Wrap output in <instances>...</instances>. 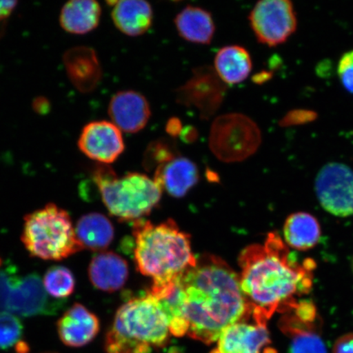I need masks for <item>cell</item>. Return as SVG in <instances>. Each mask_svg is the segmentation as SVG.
Here are the masks:
<instances>
[{"instance_id":"12","label":"cell","mask_w":353,"mask_h":353,"mask_svg":"<svg viewBox=\"0 0 353 353\" xmlns=\"http://www.w3.org/2000/svg\"><path fill=\"white\" fill-rule=\"evenodd\" d=\"M78 147L91 160L109 165L125 152V144L122 132L112 121H96L83 128Z\"/></svg>"},{"instance_id":"21","label":"cell","mask_w":353,"mask_h":353,"mask_svg":"<svg viewBox=\"0 0 353 353\" xmlns=\"http://www.w3.org/2000/svg\"><path fill=\"white\" fill-rule=\"evenodd\" d=\"M101 8L94 0H72L61 8L59 21L65 32L85 34L98 28Z\"/></svg>"},{"instance_id":"32","label":"cell","mask_w":353,"mask_h":353,"mask_svg":"<svg viewBox=\"0 0 353 353\" xmlns=\"http://www.w3.org/2000/svg\"><path fill=\"white\" fill-rule=\"evenodd\" d=\"M183 129V123L179 118L172 117L166 123L165 130L171 139H174L176 137L180 136Z\"/></svg>"},{"instance_id":"28","label":"cell","mask_w":353,"mask_h":353,"mask_svg":"<svg viewBox=\"0 0 353 353\" xmlns=\"http://www.w3.org/2000/svg\"><path fill=\"white\" fill-rule=\"evenodd\" d=\"M23 335V325L17 316L0 312V350H7L19 344Z\"/></svg>"},{"instance_id":"35","label":"cell","mask_w":353,"mask_h":353,"mask_svg":"<svg viewBox=\"0 0 353 353\" xmlns=\"http://www.w3.org/2000/svg\"><path fill=\"white\" fill-rule=\"evenodd\" d=\"M51 105L46 98H38L33 101V108L39 114H46L50 112Z\"/></svg>"},{"instance_id":"24","label":"cell","mask_w":353,"mask_h":353,"mask_svg":"<svg viewBox=\"0 0 353 353\" xmlns=\"http://www.w3.org/2000/svg\"><path fill=\"white\" fill-rule=\"evenodd\" d=\"M76 236L83 250L103 252L110 245L114 238V228L104 215L91 213L79 219Z\"/></svg>"},{"instance_id":"13","label":"cell","mask_w":353,"mask_h":353,"mask_svg":"<svg viewBox=\"0 0 353 353\" xmlns=\"http://www.w3.org/2000/svg\"><path fill=\"white\" fill-rule=\"evenodd\" d=\"M292 313L281 320V327L291 338L289 353H328L315 330L316 312L313 303H298Z\"/></svg>"},{"instance_id":"6","label":"cell","mask_w":353,"mask_h":353,"mask_svg":"<svg viewBox=\"0 0 353 353\" xmlns=\"http://www.w3.org/2000/svg\"><path fill=\"white\" fill-rule=\"evenodd\" d=\"M21 240L30 255L43 260L59 261L83 250L68 212L52 203L26 216Z\"/></svg>"},{"instance_id":"33","label":"cell","mask_w":353,"mask_h":353,"mask_svg":"<svg viewBox=\"0 0 353 353\" xmlns=\"http://www.w3.org/2000/svg\"><path fill=\"white\" fill-rule=\"evenodd\" d=\"M179 137L184 143L190 144L196 142L198 139L199 134L195 127L188 125L186 127H183Z\"/></svg>"},{"instance_id":"10","label":"cell","mask_w":353,"mask_h":353,"mask_svg":"<svg viewBox=\"0 0 353 353\" xmlns=\"http://www.w3.org/2000/svg\"><path fill=\"white\" fill-rule=\"evenodd\" d=\"M227 85L219 78L213 66L201 65L192 70V76L176 88V103L195 108L202 120H209L218 112L226 95Z\"/></svg>"},{"instance_id":"1","label":"cell","mask_w":353,"mask_h":353,"mask_svg":"<svg viewBox=\"0 0 353 353\" xmlns=\"http://www.w3.org/2000/svg\"><path fill=\"white\" fill-rule=\"evenodd\" d=\"M240 285L254 321L267 325L275 312H289L296 297L312 286L314 262L299 264L276 232L269 233L263 245L254 244L239 257Z\"/></svg>"},{"instance_id":"18","label":"cell","mask_w":353,"mask_h":353,"mask_svg":"<svg viewBox=\"0 0 353 353\" xmlns=\"http://www.w3.org/2000/svg\"><path fill=\"white\" fill-rule=\"evenodd\" d=\"M197 165L188 158L178 157L154 170V181L163 191L174 197H183L198 183Z\"/></svg>"},{"instance_id":"34","label":"cell","mask_w":353,"mask_h":353,"mask_svg":"<svg viewBox=\"0 0 353 353\" xmlns=\"http://www.w3.org/2000/svg\"><path fill=\"white\" fill-rule=\"evenodd\" d=\"M16 1H0V21L6 20L17 7Z\"/></svg>"},{"instance_id":"23","label":"cell","mask_w":353,"mask_h":353,"mask_svg":"<svg viewBox=\"0 0 353 353\" xmlns=\"http://www.w3.org/2000/svg\"><path fill=\"white\" fill-rule=\"evenodd\" d=\"M252 66V59L246 48L228 46L221 48L216 54L214 68L227 85H232L245 81Z\"/></svg>"},{"instance_id":"4","label":"cell","mask_w":353,"mask_h":353,"mask_svg":"<svg viewBox=\"0 0 353 353\" xmlns=\"http://www.w3.org/2000/svg\"><path fill=\"white\" fill-rule=\"evenodd\" d=\"M169 321L150 293L132 298L119 309L105 341L107 353H151L167 345Z\"/></svg>"},{"instance_id":"27","label":"cell","mask_w":353,"mask_h":353,"mask_svg":"<svg viewBox=\"0 0 353 353\" xmlns=\"http://www.w3.org/2000/svg\"><path fill=\"white\" fill-rule=\"evenodd\" d=\"M179 157L178 145L173 139L161 138L152 141L145 148L143 166L147 170H156Z\"/></svg>"},{"instance_id":"2","label":"cell","mask_w":353,"mask_h":353,"mask_svg":"<svg viewBox=\"0 0 353 353\" xmlns=\"http://www.w3.org/2000/svg\"><path fill=\"white\" fill-rule=\"evenodd\" d=\"M186 299L188 336L205 344L216 341L223 331L250 319L240 277L218 256L205 254L181 276Z\"/></svg>"},{"instance_id":"14","label":"cell","mask_w":353,"mask_h":353,"mask_svg":"<svg viewBox=\"0 0 353 353\" xmlns=\"http://www.w3.org/2000/svg\"><path fill=\"white\" fill-rule=\"evenodd\" d=\"M108 114L112 122L121 132L136 134L147 126L152 110L147 99L139 92H118L110 99Z\"/></svg>"},{"instance_id":"22","label":"cell","mask_w":353,"mask_h":353,"mask_svg":"<svg viewBox=\"0 0 353 353\" xmlns=\"http://www.w3.org/2000/svg\"><path fill=\"white\" fill-rule=\"evenodd\" d=\"M176 32L185 41L198 44H210L215 33L211 13L201 8L188 6L174 19Z\"/></svg>"},{"instance_id":"7","label":"cell","mask_w":353,"mask_h":353,"mask_svg":"<svg viewBox=\"0 0 353 353\" xmlns=\"http://www.w3.org/2000/svg\"><path fill=\"white\" fill-rule=\"evenodd\" d=\"M64 301L50 298L37 273L21 276L12 264L0 268V312L32 317L55 315Z\"/></svg>"},{"instance_id":"15","label":"cell","mask_w":353,"mask_h":353,"mask_svg":"<svg viewBox=\"0 0 353 353\" xmlns=\"http://www.w3.org/2000/svg\"><path fill=\"white\" fill-rule=\"evenodd\" d=\"M270 342L267 325L257 323L251 316L225 329L217 347L210 353H260Z\"/></svg>"},{"instance_id":"19","label":"cell","mask_w":353,"mask_h":353,"mask_svg":"<svg viewBox=\"0 0 353 353\" xmlns=\"http://www.w3.org/2000/svg\"><path fill=\"white\" fill-rule=\"evenodd\" d=\"M129 276L125 259L113 252H99L94 256L88 267V276L92 285L105 292L122 288Z\"/></svg>"},{"instance_id":"31","label":"cell","mask_w":353,"mask_h":353,"mask_svg":"<svg viewBox=\"0 0 353 353\" xmlns=\"http://www.w3.org/2000/svg\"><path fill=\"white\" fill-rule=\"evenodd\" d=\"M333 353H353V333L339 337L334 343Z\"/></svg>"},{"instance_id":"8","label":"cell","mask_w":353,"mask_h":353,"mask_svg":"<svg viewBox=\"0 0 353 353\" xmlns=\"http://www.w3.org/2000/svg\"><path fill=\"white\" fill-rule=\"evenodd\" d=\"M261 143V130L252 119L244 114H221L212 123L210 148L221 161H245L258 151Z\"/></svg>"},{"instance_id":"36","label":"cell","mask_w":353,"mask_h":353,"mask_svg":"<svg viewBox=\"0 0 353 353\" xmlns=\"http://www.w3.org/2000/svg\"><path fill=\"white\" fill-rule=\"evenodd\" d=\"M269 78H270V76H269V73L263 72L258 74L257 76L254 77V81L255 83H263L265 81H267Z\"/></svg>"},{"instance_id":"5","label":"cell","mask_w":353,"mask_h":353,"mask_svg":"<svg viewBox=\"0 0 353 353\" xmlns=\"http://www.w3.org/2000/svg\"><path fill=\"white\" fill-rule=\"evenodd\" d=\"M92 181L109 213L121 220L142 219L161 200V188L143 174L129 173L120 178L108 165L100 164Z\"/></svg>"},{"instance_id":"26","label":"cell","mask_w":353,"mask_h":353,"mask_svg":"<svg viewBox=\"0 0 353 353\" xmlns=\"http://www.w3.org/2000/svg\"><path fill=\"white\" fill-rule=\"evenodd\" d=\"M43 283L48 294L61 301H65L76 289V279L72 272L63 266L48 269L43 276Z\"/></svg>"},{"instance_id":"20","label":"cell","mask_w":353,"mask_h":353,"mask_svg":"<svg viewBox=\"0 0 353 353\" xmlns=\"http://www.w3.org/2000/svg\"><path fill=\"white\" fill-rule=\"evenodd\" d=\"M112 7V17L116 28L128 37H137L151 28L153 10L143 0L108 2Z\"/></svg>"},{"instance_id":"3","label":"cell","mask_w":353,"mask_h":353,"mask_svg":"<svg viewBox=\"0 0 353 353\" xmlns=\"http://www.w3.org/2000/svg\"><path fill=\"white\" fill-rule=\"evenodd\" d=\"M134 236L137 267L143 275L152 278V285L179 279L196 264L190 236L172 219L158 225L143 219L135 221Z\"/></svg>"},{"instance_id":"37","label":"cell","mask_w":353,"mask_h":353,"mask_svg":"<svg viewBox=\"0 0 353 353\" xmlns=\"http://www.w3.org/2000/svg\"><path fill=\"white\" fill-rule=\"evenodd\" d=\"M1 266H2V260H1V259H0V268H1Z\"/></svg>"},{"instance_id":"29","label":"cell","mask_w":353,"mask_h":353,"mask_svg":"<svg viewBox=\"0 0 353 353\" xmlns=\"http://www.w3.org/2000/svg\"><path fill=\"white\" fill-rule=\"evenodd\" d=\"M337 72L343 88L353 94V50L345 52L341 57Z\"/></svg>"},{"instance_id":"38","label":"cell","mask_w":353,"mask_h":353,"mask_svg":"<svg viewBox=\"0 0 353 353\" xmlns=\"http://www.w3.org/2000/svg\"><path fill=\"white\" fill-rule=\"evenodd\" d=\"M352 271H353V259H352Z\"/></svg>"},{"instance_id":"17","label":"cell","mask_w":353,"mask_h":353,"mask_svg":"<svg viewBox=\"0 0 353 353\" xmlns=\"http://www.w3.org/2000/svg\"><path fill=\"white\" fill-rule=\"evenodd\" d=\"M63 61L66 74L79 92H90L99 85L103 70L97 52L92 48L79 46L65 52Z\"/></svg>"},{"instance_id":"30","label":"cell","mask_w":353,"mask_h":353,"mask_svg":"<svg viewBox=\"0 0 353 353\" xmlns=\"http://www.w3.org/2000/svg\"><path fill=\"white\" fill-rule=\"evenodd\" d=\"M317 114L314 110L298 109L290 110L282 119L280 125L282 127H290L294 125H305L316 121Z\"/></svg>"},{"instance_id":"25","label":"cell","mask_w":353,"mask_h":353,"mask_svg":"<svg viewBox=\"0 0 353 353\" xmlns=\"http://www.w3.org/2000/svg\"><path fill=\"white\" fill-rule=\"evenodd\" d=\"M283 232L287 244L301 251L314 248L321 235L319 221L314 216L304 212L290 215L285 221Z\"/></svg>"},{"instance_id":"9","label":"cell","mask_w":353,"mask_h":353,"mask_svg":"<svg viewBox=\"0 0 353 353\" xmlns=\"http://www.w3.org/2000/svg\"><path fill=\"white\" fill-rule=\"evenodd\" d=\"M249 21L257 41L268 47L285 43L296 32L298 20L289 0H263L255 4Z\"/></svg>"},{"instance_id":"16","label":"cell","mask_w":353,"mask_h":353,"mask_svg":"<svg viewBox=\"0 0 353 353\" xmlns=\"http://www.w3.org/2000/svg\"><path fill=\"white\" fill-rule=\"evenodd\" d=\"M57 334L65 346L81 347L90 343L98 335L100 321L94 313L74 303L57 322Z\"/></svg>"},{"instance_id":"11","label":"cell","mask_w":353,"mask_h":353,"mask_svg":"<svg viewBox=\"0 0 353 353\" xmlns=\"http://www.w3.org/2000/svg\"><path fill=\"white\" fill-rule=\"evenodd\" d=\"M315 191L322 208L336 217L353 215V171L343 163L321 168L315 180Z\"/></svg>"}]
</instances>
